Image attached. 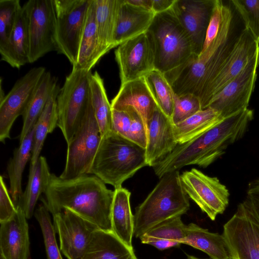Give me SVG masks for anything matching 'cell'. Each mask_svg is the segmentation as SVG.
<instances>
[{
	"mask_svg": "<svg viewBox=\"0 0 259 259\" xmlns=\"http://www.w3.org/2000/svg\"><path fill=\"white\" fill-rule=\"evenodd\" d=\"M246 28L231 1L224 4L219 32L209 47L198 56L193 54L178 68L164 74L175 94H191L200 100L202 109L207 108L211 87Z\"/></svg>",
	"mask_w": 259,
	"mask_h": 259,
	"instance_id": "6da1fadb",
	"label": "cell"
},
{
	"mask_svg": "<svg viewBox=\"0 0 259 259\" xmlns=\"http://www.w3.org/2000/svg\"><path fill=\"white\" fill-rule=\"evenodd\" d=\"M42 199L54 214L69 209L95 224L100 229L112 231L111 212L114 191L107 188L95 175H84L63 179L52 174Z\"/></svg>",
	"mask_w": 259,
	"mask_h": 259,
	"instance_id": "7a4b0ae2",
	"label": "cell"
},
{
	"mask_svg": "<svg viewBox=\"0 0 259 259\" xmlns=\"http://www.w3.org/2000/svg\"><path fill=\"white\" fill-rule=\"evenodd\" d=\"M145 166L146 149L111 131L101 137L89 174L117 189Z\"/></svg>",
	"mask_w": 259,
	"mask_h": 259,
	"instance_id": "3957f363",
	"label": "cell"
},
{
	"mask_svg": "<svg viewBox=\"0 0 259 259\" xmlns=\"http://www.w3.org/2000/svg\"><path fill=\"white\" fill-rule=\"evenodd\" d=\"M190 208L188 196L181 182L179 170L160 178L153 190L135 209L134 234L140 238L158 224L186 213Z\"/></svg>",
	"mask_w": 259,
	"mask_h": 259,
	"instance_id": "277c9868",
	"label": "cell"
},
{
	"mask_svg": "<svg viewBox=\"0 0 259 259\" xmlns=\"http://www.w3.org/2000/svg\"><path fill=\"white\" fill-rule=\"evenodd\" d=\"M146 33L153 47L155 69L163 74L183 65L194 54L190 37L173 6L156 14Z\"/></svg>",
	"mask_w": 259,
	"mask_h": 259,
	"instance_id": "5b68a950",
	"label": "cell"
},
{
	"mask_svg": "<svg viewBox=\"0 0 259 259\" xmlns=\"http://www.w3.org/2000/svg\"><path fill=\"white\" fill-rule=\"evenodd\" d=\"M233 137L226 124L219 123L176 148L154 166L155 175L160 179L164 175L190 165L205 168L220 157L233 143Z\"/></svg>",
	"mask_w": 259,
	"mask_h": 259,
	"instance_id": "8992f818",
	"label": "cell"
},
{
	"mask_svg": "<svg viewBox=\"0 0 259 259\" xmlns=\"http://www.w3.org/2000/svg\"><path fill=\"white\" fill-rule=\"evenodd\" d=\"M92 72L72 67L57 98V126L68 144L82 118L90 100Z\"/></svg>",
	"mask_w": 259,
	"mask_h": 259,
	"instance_id": "52a82bcc",
	"label": "cell"
},
{
	"mask_svg": "<svg viewBox=\"0 0 259 259\" xmlns=\"http://www.w3.org/2000/svg\"><path fill=\"white\" fill-rule=\"evenodd\" d=\"M91 0H53L57 51L72 66L76 63L80 41Z\"/></svg>",
	"mask_w": 259,
	"mask_h": 259,
	"instance_id": "ba28073f",
	"label": "cell"
},
{
	"mask_svg": "<svg viewBox=\"0 0 259 259\" xmlns=\"http://www.w3.org/2000/svg\"><path fill=\"white\" fill-rule=\"evenodd\" d=\"M101 136L90 102L70 142L67 144L64 169L59 177L70 179L89 172Z\"/></svg>",
	"mask_w": 259,
	"mask_h": 259,
	"instance_id": "9c48e42d",
	"label": "cell"
},
{
	"mask_svg": "<svg viewBox=\"0 0 259 259\" xmlns=\"http://www.w3.org/2000/svg\"><path fill=\"white\" fill-rule=\"evenodd\" d=\"M27 18L29 63L57 51L53 0H29L23 6Z\"/></svg>",
	"mask_w": 259,
	"mask_h": 259,
	"instance_id": "30bf717a",
	"label": "cell"
},
{
	"mask_svg": "<svg viewBox=\"0 0 259 259\" xmlns=\"http://www.w3.org/2000/svg\"><path fill=\"white\" fill-rule=\"evenodd\" d=\"M182 187L187 194L205 213L214 221L229 204V192L217 177H209L196 168L180 175Z\"/></svg>",
	"mask_w": 259,
	"mask_h": 259,
	"instance_id": "8fae6325",
	"label": "cell"
},
{
	"mask_svg": "<svg viewBox=\"0 0 259 259\" xmlns=\"http://www.w3.org/2000/svg\"><path fill=\"white\" fill-rule=\"evenodd\" d=\"M222 235L231 259H259V222L242 202L224 224Z\"/></svg>",
	"mask_w": 259,
	"mask_h": 259,
	"instance_id": "7c38bea8",
	"label": "cell"
},
{
	"mask_svg": "<svg viewBox=\"0 0 259 259\" xmlns=\"http://www.w3.org/2000/svg\"><path fill=\"white\" fill-rule=\"evenodd\" d=\"M259 51L243 69L212 99L208 107L226 118L247 109L257 78Z\"/></svg>",
	"mask_w": 259,
	"mask_h": 259,
	"instance_id": "4fadbf2b",
	"label": "cell"
},
{
	"mask_svg": "<svg viewBox=\"0 0 259 259\" xmlns=\"http://www.w3.org/2000/svg\"><path fill=\"white\" fill-rule=\"evenodd\" d=\"M44 67L30 69L18 79L10 91L0 99V141L5 143L16 118L22 115L40 80L46 72Z\"/></svg>",
	"mask_w": 259,
	"mask_h": 259,
	"instance_id": "5bb4252c",
	"label": "cell"
},
{
	"mask_svg": "<svg viewBox=\"0 0 259 259\" xmlns=\"http://www.w3.org/2000/svg\"><path fill=\"white\" fill-rule=\"evenodd\" d=\"M53 217L62 252L67 259H82L93 233L100 229L69 209Z\"/></svg>",
	"mask_w": 259,
	"mask_h": 259,
	"instance_id": "9a60e30c",
	"label": "cell"
},
{
	"mask_svg": "<svg viewBox=\"0 0 259 259\" xmlns=\"http://www.w3.org/2000/svg\"><path fill=\"white\" fill-rule=\"evenodd\" d=\"M115 55L121 84L143 77L155 69L154 51L146 32L120 45Z\"/></svg>",
	"mask_w": 259,
	"mask_h": 259,
	"instance_id": "2e32d148",
	"label": "cell"
},
{
	"mask_svg": "<svg viewBox=\"0 0 259 259\" xmlns=\"http://www.w3.org/2000/svg\"><path fill=\"white\" fill-rule=\"evenodd\" d=\"M216 0H176L173 8L191 40L194 54L202 51Z\"/></svg>",
	"mask_w": 259,
	"mask_h": 259,
	"instance_id": "e0dca14e",
	"label": "cell"
},
{
	"mask_svg": "<svg viewBox=\"0 0 259 259\" xmlns=\"http://www.w3.org/2000/svg\"><path fill=\"white\" fill-rule=\"evenodd\" d=\"M258 51L259 42L245 28L211 87L207 98V108L213 97L239 74Z\"/></svg>",
	"mask_w": 259,
	"mask_h": 259,
	"instance_id": "ac0fdd59",
	"label": "cell"
},
{
	"mask_svg": "<svg viewBox=\"0 0 259 259\" xmlns=\"http://www.w3.org/2000/svg\"><path fill=\"white\" fill-rule=\"evenodd\" d=\"M111 105L112 109L117 110L134 109L142 119L147 135L149 122L158 107L144 77L121 84Z\"/></svg>",
	"mask_w": 259,
	"mask_h": 259,
	"instance_id": "d6986e66",
	"label": "cell"
},
{
	"mask_svg": "<svg viewBox=\"0 0 259 259\" xmlns=\"http://www.w3.org/2000/svg\"><path fill=\"white\" fill-rule=\"evenodd\" d=\"M172 125L170 119L157 107L148 124L145 149L147 166L153 167L178 145Z\"/></svg>",
	"mask_w": 259,
	"mask_h": 259,
	"instance_id": "ffe728a7",
	"label": "cell"
},
{
	"mask_svg": "<svg viewBox=\"0 0 259 259\" xmlns=\"http://www.w3.org/2000/svg\"><path fill=\"white\" fill-rule=\"evenodd\" d=\"M10 220L0 223L1 259H28L29 228L27 218L20 208Z\"/></svg>",
	"mask_w": 259,
	"mask_h": 259,
	"instance_id": "44dd1931",
	"label": "cell"
},
{
	"mask_svg": "<svg viewBox=\"0 0 259 259\" xmlns=\"http://www.w3.org/2000/svg\"><path fill=\"white\" fill-rule=\"evenodd\" d=\"M155 13L150 9L121 0L115 35V46L146 32Z\"/></svg>",
	"mask_w": 259,
	"mask_h": 259,
	"instance_id": "7402d4cb",
	"label": "cell"
},
{
	"mask_svg": "<svg viewBox=\"0 0 259 259\" xmlns=\"http://www.w3.org/2000/svg\"><path fill=\"white\" fill-rule=\"evenodd\" d=\"M82 259H138L134 250L112 231L101 229L93 234Z\"/></svg>",
	"mask_w": 259,
	"mask_h": 259,
	"instance_id": "603a6c76",
	"label": "cell"
},
{
	"mask_svg": "<svg viewBox=\"0 0 259 259\" xmlns=\"http://www.w3.org/2000/svg\"><path fill=\"white\" fill-rule=\"evenodd\" d=\"M111 219L112 232L130 248L133 249L134 218L131 205V192L120 187L114 190Z\"/></svg>",
	"mask_w": 259,
	"mask_h": 259,
	"instance_id": "cb8c5ba5",
	"label": "cell"
},
{
	"mask_svg": "<svg viewBox=\"0 0 259 259\" xmlns=\"http://www.w3.org/2000/svg\"><path fill=\"white\" fill-rule=\"evenodd\" d=\"M103 57L97 32L94 0H91L81 35L77 59L72 67L91 71Z\"/></svg>",
	"mask_w": 259,
	"mask_h": 259,
	"instance_id": "d4e9b609",
	"label": "cell"
},
{
	"mask_svg": "<svg viewBox=\"0 0 259 259\" xmlns=\"http://www.w3.org/2000/svg\"><path fill=\"white\" fill-rule=\"evenodd\" d=\"M51 175L44 156H40L34 165H30L27 185L17 206L23 210L27 219L33 215L38 199L49 185Z\"/></svg>",
	"mask_w": 259,
	"mask_h": 259,
	"instance_id": "484cf974",
	"label": "cell"
},
{
	"mask_svg": "<svg viewBox=\"0 0 259 259\" xmlns=\"http://www.w3.org/2000/svg\"><path fill=\"white\" fill-rule=\"evenodd\" d=\"M100 50L103 56L115 48V35L121 0H94Z\"/></svg>",
	"mask_w": 259,
	"mask_h": 259,
	"instance_id": "4316f807",
	"label": "cell"
},
{
	"mask_svg": "<svg viewBox=\"0 0 259 259\" xmlns=\"http://www.w3.org/2000/svg\"><path fill=\"white\" fill-rule=\"evenodd\" d=\"M28 52L27 18L25 11L22 6L17 15L7 47L1 54V60L7 62L13 68L19 69L29 63Z\"/></svg>",
	"mask_w": 259,
	"mask_h": 259,
	"instance_id": "83f0119b",
	"label": "cell"
},
{
	"mask_svg": "<svg viewBox=\"0 0 259 259\" xmlns=\"http://www.w3.org/2000/svg\"><path fill=\"white\" fill-rule=\"evenodd\" d=\"M186 226L181 216L174 217L155 225L140 238L141 243L163 250L183 244Z\"/></svg>",
	"mask_w": 259,
	"mask_h": 259,
	"instance_id": "f1b7e54d",
	"label": "cell"
},
{
	"mask_svg": "<svg viewBox=\"0 0 259 259\" xmlns=\"http://www.w3.org/2000/svg\"><path fill=\"white\" fill-rule=\"evenodd\" d=\"M183 244L206 253L211 259H231L223 235L191 223L186 226Z\"/></svg>",
	"mask_w": 259,
	"mask_h": 259,
	"instance_id": "f546056e",
	"label": "cell"
},
{
	"mask_svg": "<svg viewBox=\"0 0 259 259\" xmlns=\"http://www.w3.org/2000/svg\"><path fill=\"white\" fill-rule=\"evenodd\" d=\"M59 85L55 77L46 71L22 114L23 125L19 136L21 142L31 131L46 104Z\"/></svg>",
	"mask_w": 259,
	"mask_h": 259,
	"instance_id": "4dcf8cb0",
	"label": "cell"
},
{
	"mask_svg": "<svg viewBox=\"0 0 259 259\" xmlns=\"http://www.w3.org/2000/svg\"><path fill=\"white\" fill-rule=\"evenodd\" d=\"M223 119L220 114L211 108L202 109L172 125L175 138L178 144H184L205 132Z\"/></svg>",
	"mask_w": 259,
	"mask_h": 259,
	"instance_id": "1f68e13d",
	"label": "cell"
},
{
	"mask_svg": "<svg viewBox=\"0 0 259 259\" xmlns=\"http://www.w3.org/2000/svg\"><path fill=\"white\" fill-rule=\"evenodd\" d=\"M34 126L14 151L13 156L8 163L7 171L10 180L9 192L17 207L23 193L21 187L22 174L25 166L31 156Z\"/></svg>",
	"mask_w": 259,
	"mask_h": 259,
	"instance_id": "d6a6232c",
	"label": "cell"
},
{
	"mask_svg": "<svg viewBox=\"0 0 259 259\" xmlns=\"http://www.w3.org/2000/svg\"><path fill=\"white\" fill-rule=\"evenodd\" d=\"M90 101L101 137L112 131V108L104 81L97 71L90 78Z\"/></svg>",
	"mask_w": 259,
	"mask_h": 259,
	"instance_id": "836d02e7",
	"label": "cell"
},
{
	"mask_svg": "<svg viewBox=\"0 0 259 259\" xmlns=\"http://www.w3.org/2000/svg\"><path fill=\"white\" fill-rule=\"evenodd\" d=\"M60 91L58 86L49 99L42 112L34 125L33 145L30 165H34L40 157L44 141L53 132L58 122L57 98Z\"/></svg>",
	"mask_w": 259,
	"mask_h": 259,
	"instance_id": "e575fe53",
	"label": "cell"
},
{
	"mask_svg": "<svg viewBox=\"0 0 259 259\" xmlns=\"http://www.w3.org/2000/svg\"><path fill=\"white\" fill-rule=\"evenodd\" d=\"M144 77L158 107L170 119L175 93L164 74L154 69Z\"/></svg>",
	"mask_w": 259,
	"mask_h": 259,
	"instance_id": "d590c367",
	"label": "cell"
},
{
	"mask_svg": "<svg viewBox=\"0 0 259 259\" xmlns=\"http://www.w3.org/2000/svg\"><path fill=\"white\" fill-rule=\"evenodd\" d=\"M44 205H39L34 213L42 233L48 259H63L56 240V232L50 214Z\"/></svg>",
	"mask_w": 259,
	"mask_h": 259,
	"instance_id": "8d00e7d4",
	"label": "cell"
},
{
	"mask_svg": "<svg viewBox=\"0 0 259 259\" xmlns=\"http://www.w3.org/2000/svg\"><path fill=\"white\" fill-rule=\"evenodd\" d=\"M19 0H0V54L5 51L19 11Z\"/></svg>",
	"mask_w": 259,
	"mask_h": 259,
	"instance_id": "74e56055",
	"label": "cell"
},
{
	"mask_svg": "<svg viewBox=\"0 0 259 259\" xmlns=\"http://www.w3.org/2000/svg\"><path fill=\"white\" fill-rule=\"evenodd\" d=\"M245 27L259 42V0H231Z\"/></svg>",
	"mask_w": 259,
	"mask_h": 259,
	"instance_id": "f35d334b",
	"label": "cell"
},
{
	"mask_svg": "<svg viewBox=\"0 0 259 259\" xmlns=\"http://www.w3.org/2000/svg\"><path fill=\"white\" fill-rule=\"evenodd\" d=\"M202 110L199 99L193 94L174 95V109L170 118L173 125L181 122Z\"/></svg>",
	"mask_w": 259,
	"mask_h": 259,
	"instance_id": "ab89813d",
	"label": "cell"
},
{
	"mask_svg": "<svg viewBox=\"0 0 259 259\" xmlns=\"http://www.w3.org/2000/svg\"><path fill=\"white\" fill-rule=\"evenodd\" d=\"M125 109L130 111L132 117V123L128 140L146 149L147 134L140 115L132 107H127L123 110Z\"/></svg>",
	"mask_w": 259,
	"mask_h": 259,
	"instance_id": "60d3db41",
	"label": "cell"
},
{
	"mask_svg": "<svg viewBox=\"0 0 259 259\" xmlns=\"http://www.w3.org/2000/svg\"><path fill=\"white\" fill-rule=\"evenodd\" d=\"M223 6L224 2L222 1L216 0L207 28L202 52L209 47L219 32L222 21Z\"/></svg>",
	"mask_w": 259,
	"mask_h": 259,
	"instance_id": "b9f144b4",
	"label": "cell"
},
{
	"mask_svg": "<svg viewBox=\"0 0 259 259\" xmlns=\"http://www.w3.org/2000/svg\"><path fill=\"white\" fill-rule=\"evenodd\" d=\"M18 209L14 203L10 192L4 180L0 178V223L10 220L17 212Z\"/></svg>",
	"mask_w": 259,
	"mask_h": 259,
	"instance_id": "7bdbcfd3",
	"label": "cell"
},
{
	"mask_svg": "<svg viewBox=\"0 0 259 259\" xmlns=\"http://www.w3.org/2000/svg\"><path fill=\"white\" fill-rule=\"evenodd\" d=\"M132 123V117L127 110L112 109V131L128 139Z\"/></svg>",
	"mask_w": 259,
	"mask_h": 259,
	"instance_id": "ee69618b",
	"label": "cell"
},
{
	"mask_svg": "<svg viewBox=\"0 0 259 259\" xmlns=\"http://www.w3.org/2000/svg\"><path fill=\"white\" fill-rule=\"evenodd\" d=\"M259 222V179L250 182L242 202Z\"/></svg>",
	"mask_w": 259,
	"mask_h": 259,
	"instance_id": "f6af8a7d",
	"label": "cell"
},
{
	"mask_svg": "<svg viewBox=\"0 0 259 259\" xmlns=\"http://www.w3.org/2000/svg\"><path fill=\"white\" fill-rule=\"evenodd\" d=\"M176 0H152V10L156 14L170 9Z\"/></svg>",
	"mask_w": 259,
	"mask_h": 259,
	"instance_id": "bcb514c9",
	"label": "cell"
},
{
	"mask_svg": "<svg viewBox=\"0 0 259 259\" xmlns=\"http://www.w3.org/2000/svg\"><path fill=\"white\" fill-rule=\"evenodd\" d=\"M134 5L152 10V0H127Z\"/></svg>",
	"mask_w": 259,
	"mask_h": 259,
	"instance_id": "7dc6e473",
	"label": "cell"
},
{
	"mask_svg": "<svg viewBox=\"0 0 259 259\" xmlns=\"http://www.w3.org/2000/svg\"><path fill=\"white\" fill-rule=\"evenodd\" d=\"M186 259H208V258H200L191 255H187Z\"/></svg>",
	"mask_w": 259,
	"mask_h": 259,
	"instance_id": "c3c4849f",
	"label": "cell"
}]
</instances>
